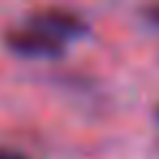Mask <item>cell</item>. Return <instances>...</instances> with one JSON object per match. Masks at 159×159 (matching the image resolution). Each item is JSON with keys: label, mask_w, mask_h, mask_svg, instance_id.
I'll return each mask as SVG.
<instances>
[{"label": "cell", "mask_w": 159, "mask_h": 159, "mask_svg": "<svg viewBox=\"0 0 159 159\" xmlns=\"http://www.w3.org/2000/svg\"><path fill=\"white\" fill-rule=\"evenodd\" d=\"M24 22L46 31L48 35L61 39L68 44L70 39L85 37L89 33V22L87 18L72 9V7H61V5H46V7H35L26 13Z\"/></svg>", "instance_id": "7a4b0ae2"}, {"label": "cell", "mask_w": 159, "mask_h": 159, "mask_svg": "<svg viewBox=\"0 0 159 159\" xmlns=\"http://www.w3.org/2000/svg\"><path fill=\"white\" fill-rule=\"evenodd\" d=\"M2 44L9 52L22 59H59L66 52V44L46 31L22 22L18 26H9L2 33Z\"/></svg>", "instance_id": "6da1fadb"}, {"label": "cell", "mask_w": 159, "mask_h": 159, "mask_svg": "<svg viewBox=\"0 0 159 159\" xmlns=\"http://www.w3.org/2000/svg\"><path fill=\"white\" fill-rule=\"evenodd\" d=\"M0 159H33L26 150L18 148V146H7L2 144L0 146Z\"/></svg>", "instance_id": "277c9868"}, {"label": "cell", "mask_w": 159, "mask_h": 159, "mask_svg": "<svg viewBox=\"0 0 159 159\" xmlns=\"http://www.w3.org/2000/svg\"><path fill=\"white\" fill-rule=\"evenodd\" d=\"M139 13H142V18H144L146 24H150L152 29L159 31V2H148V5H144Z\"/></svg>", "instance_id": "3957f363"}, {"label": "cell", "mask_w": 159, "mask_h": 159, "mask_svg": "<svg viewBox=\"0 0 159 159\" xmlns=\"http://www.w3.org/2000/svg\"><path fill=\"white\" fill-rule=\"evenodd\" d=\"M155 120H157V122H159V102H157V105H155Z\"/></svg>", "instance_id": "5b68a950"}]
</instances>
